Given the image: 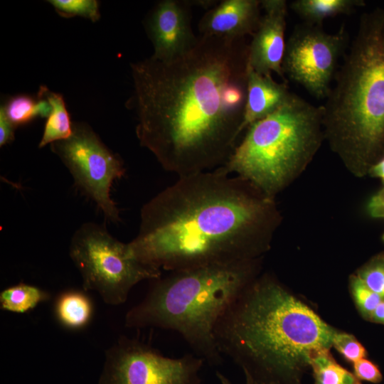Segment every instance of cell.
<instances>
[{
  "mask_svg": "<svg viewBox=\"0 0 384 384\" xmlns=\"http://www.w3.org/2000/svg\"><path fill=\"white\" fill-rule=\"evenodd\" d=\"M245 38L200 35L168 61L131 65L139 144L178 176L222 166L239 143L247 98Z\"/></svg>",
  "mask_w": 384,
  "mask_h": 384,
  "instance_id": "1",
  "label": "cell"
},
{
  "mask_svg": "<svg viewBox=\"0 0 384 384\" xmlns=\"http://www.w3.org/2000/svg\"><path fill=\"white\" fill-rule=\"evenodd\" d=\"M277 221L272 198L220 167L178 176L142 208L129 245L169 272L254 260Z\"/></svg>",
  "mask_w": 384,
  "mask_h": 384,
  "instance_id": "2",
  "label": "cell"
},
{
  "mask_svg": "<svg viewBox=\"0 0 384 384\" xmlns=\"http://www.w3.org/2000/svg\"><path fill=\"white\" fill-rule=\"evenodd\" d=\"M336 331L269 277L255 279L215 328L222 356L243 370L246 384H302Z\"/></svg>",
  "mask_w": 384,
  "mask_h": 384,
  "instance_id": "3",
  "label": "cell"
},
{
  "mask_svg": "<svg viewBox=\"0 0 384 384\" xmlns=\"http://www.w3.org/2000/svg\"><path fill=\"white\" fill-rule=\"evenodd\" d=\"M322 106L333 149L366 169L384 156V9L362 14L358 30Z\"/></svg>",
  "mask_w": 384,
  "mask_h": 384,
  "instance_id": "4",
  "label": "cell"
},
{
  "mask_svg": "<svg viewBox=\"0 0 384 384\" xmlns=\"http://www.w3.org/2000/svg\"><path fill=\"white\" fill-rule=\"evenodd\" d=\"M256 274L255 259L170 272L153 280L144 299L127 311L125 326L176 331L193 353L218 366L223 356L215 341L216 324Z\"/></svg>",
  "mask_w": 384,
  "mask_h": 384,
  "instance_id": "5",
  "label": "cell"
},
{
  "mask_svg": "<svg viewBox=\"0 0 384 384\" xmlns=\"http://www.w3.org/2000/svg\"><path fill=\"white\" fill-rule=\"evenodd\" d=\"M322 127V106L292 92L275 112L247 128L220 168L272 198L316 152Z\"/></svg>",
  "mask_w": 384,
  "mask_h": 384,
  "instance_id": "6",
  "label": "cell"
},
{
  "mask_svg": "<svg viewBox=\"0 0 384 384\" xmlns=\"http://www.w3.org/2000/svg\"><path fill=\"white\" fill-rule=\"evenodd\" d=\"M70 257L78 270L85 291L97 292L107 304L119 305L132 287L161 277V270L139 261L129 243L113 237L105 226L87 222L71 238Z\"/></svg>",
  "mask_w": 384,
  "mask_h": 384,
  "instance_id": "7",
  "label": "cell"
},
{
  "mask_svg": "<svg viewBox=\"0 0 384 384\" xmlns=\"http://www.w3.org/2000/svg\"><path fill=\"white\" fill-rule=\"evenodd\" d=\"M70 173L76 186L95 203L110 222L121 220L111 197L114 181L125 174L122 159L112 152L86 123L73 122L71 136L50 144Z\"/></svg>",
  "mask_w": 384,
  "mask_h": 384,
  "instance_id": "8",
  "label": "cell"
},
{
  "mask_svg": "<svg viewBox=\"0 0 384 384\" xmlns=\"http://www.w3.org/2000/svg\"><path fill=\"white\" fill-rule=\"evenodd\" d=\"M205 361L194 353L173 358L134 338L121 336L105 353L98 384H203Z\"/></svg>",
  "mask_w": 384,
  "mask_h": 384,
  "instance_id": "9",
  "label": "cell"
},
{
  "mask_svg": "<svg viewBox=\"0 0 384 384\" xmlns=\"http://www.w3.org/2000/svg\"><path fill=\"white\" fill-rule=\"evenodd\" d=\"M348 33L341 26L334 33L321 26L297 25L287 41L282 62L284 75L316 99H326L341 56L348 48Z\"/></svg>",
  "mask_w": 384,
  "mask_h": 384,
  "instance_id": "10",
  "label": "cell"
},
{
  "mask_svg": "<svg viewBox=\"0 0 384 384\" xmlns=\"http://www.w3.org/2000/svg\"><path fill=\"white\" fill-rule=\"evenodd\" d=\"M191 7L189 1L163 0L148 14L146 29L154 47L153 58L171 60L195 46L198 36L191 26Z\"/></svg>",
  "mask_w": 384,
  "mask_h": 384,
  "instance_id": "11",
  "label": "cell"
},
{
  "mask_svg": "<svg viewBox=\"0 0 384 384\" xmlns=\"http://www.w3.org/2000/svg\"><path fill=\"white\" fill-rule=\"evenodd\" d=\"M261 7L265 13L248 45L247 64L261 75H272L274 73L286 82L282 62L287 3L285 0H262Z\"/></svg>",
  "mask_w": 384,
  "mask_h": 384,
  "instance_id": "12",
  "label": "cell"
},
{
  "mask_svg": "<svg viewBox=\"0 0 384 384\" xmlns=\"http://www.w3.org/2000/svg\"><path fill=\"white\" fill-rule=\"evenodd\" d=\"M261 1L224 0L208 9L198 23L200 35L240 39L258 28Z\"/></svg>",
  "mask_w": 384,
  "mask_h": 384,
  "instance_id": "13",
  "label": "cell"
},
{
  "mask_svg": "<svg viewBox=\"0 0 384 384\" xmlns=\"http://www.w3.org/2000/svg\"><path fill=\"white\" fill-rule=\"evenodd\" d=\"M291 94L287 82H277L272 75H261L247 64V98L241 133L255 122L275 112Z\"/></svg>",
  "mask_w": 384,
  "mask_h": 384,
  "instance_id": "14",
  "label": "cell"
},
{
  "mask_svg": "<svg viewBox=\"0 0 384 384\" xmlns=\"http://www.w3.org/2000/svg\"><path fill=\"white\" fill-rule=\"evenodd\" d=\"M365 4L363 0H296L290 8L304 23L321 26L328 18L349 14Z\"/></svg>",
  "mask_w": 384,
  "mask_h": 384,
  "instance_id": "15",
  "label": "cell"
},
{
  "mask_svg": "<svg viewBox=\"0 0 384 384\" xmlns=\"http://www.w3.org/2000/svg\"><path fill=\"white\" fill-rule=\"evenodd\" d=\"M39 90L47 97L52 105V111L47 118L39 148L47 144L69 138L73 133V124L62 95L41 86Z\"/></svg>",
  "mask_w": 384,
  "mask_h": 384,
  "instance_id": "16",
  "label": "cell"
},
{
  "mask_svg": "<svg viewBox=\"0 0 384 384\" xmlns=\"http://www.w3.org/2000/svg\"><path fill=\"white\" fill-rule=\"evenodd\" d=\"M92 304L83 292L70 290L56 300L55 311L59 322L65 327L79 329L85 326L92 315Z\"/></svg>",
  "mask_w": 384,
  "mask_h": 384,
  "instance_id": "17",
  "label": "cell"
},
{
  "mask_svg": "<svg viewBox=\"0 0 384 384\" xmlns=\"http://www.w3.org/2000/svg\"><path fill=\"white\" fill-rule=\"evenodd\" d=\"M50 298L48 292L38 287L19 283L1 292L0 308L14 313H25Z\"/></svg>",
  "mask_w": 384,
  "mask_h": 384,
  "instance_id": "18",
  "label": "cell"
},
{
  "mask_svg": "<svg viewBox=\"0 0 384 384\" xmlns=\"http://www.w3.org/2000/svg\"><path fill=\"white\" fill-rule=\"evenodd\" d=\"M48 3L61 16H81L92 22L100 18V4L96 0H49Z\"/></svg>",
  "mask_w": 384,
  "mask_h": 384,
  "instance_id": "19",
  "label": "cell"
},
{
  "mask_svg": "<svg viewBox=\"0 0 384 384\" xmlns=\"http://www.w3.org/2000/svg\"><path fill=\"white\" fill-rule=\"evenodd\" d=\"M36 100L30 95L21 94L10 97L2 106L8 118L16 127L36 118Z\"/></svg>",
  "mask_w": 384,
  "mask_h": 384,
  "instance_id": "20",
  "label": "cell"
},
{
  "mask_svg": "<svg viewBox=\"0 0 384 384\" xmlns=\"http://www.w3.org/2000/svg\"><path fill=\"white\" fill-rule=\"evenodd\" d=\"M351 292L358 308L362 314L370 319L376 306L383 298L370 289L360 279L353 277L351 282Z\"/></svg>",
  "mask_w": 384,
  "mask_h": 384,
  "instance_id": "21",
  "label": "cell"
},
{
  "mask_svg": "<svg viewBox=\"0 0 384 384\" xmlns=\"http://www.w3.org/2000/svg\"><path fill=\"white\" fill-rule=\"evenodd\" d=\"M332 345L348 361H355L365 358L364 347L351 334L336 331Z\"/></svg>",
  "mask_w": 384,
  "mask_h": 384,
  "instance_id": "22",
  "label": "cell"
},
{
  "mask_svg": "<svg viewBox=\"0 0 384 384\" xmlns=\"http://www.w3.org/2000/svg\"><path fill=\"white\" fill-rule=\"evenodd\" d=\"M358 277L370 289L384 299V259L371 262L360 271Z\"/></svg>",
  "mask_w": 384,
  "mask_h": 384,
  "instance_id": "23",
  "label": "cell"
},
{
  "mask_svg": "<svg viewBox=\"0 0 384 384\" xmlns=\"http://www.w3.org/2000/svg\"><path fill=\"white\" fill-rule=\"evenodd\" d=\"M354 375L360 380H366L373 383L382 381L383 375L378 367L365 358L353 363Z\"/></svg>",
  "mask_w": 384,
  "mask_h": 384,
  "instance_id": "24",
  "label": "cell"
},
{
  "mask_svg": "<svg viewBox=\"0 0 384 384\" xmlns=\"http://www.w3.org/2000/svg\"><path fill=\"white\" fill-rule=\"evenodd\" d=\"M345 370L346 368L336 362L326 368L313 371L314 384H343Z\"/></svg>",
  "mask_w": 384,
  "mask_h": 384,
  "instance_id": "25",
  "label": "cell"
},
{
  "mask_svg": "<svg viewBox=\"0 0 384 384\" xmlns=\"http://www.w3.org/2000/svg\"><path fill=\"white\" fill-rule=\"evenodd\" d=\"M15 125L8 118L4 107L0 108V146H3L14 139Z\"/></svg>",
  "mask_w": 384,
  "mask_h": 384,
  "instance_id": "26",
  "label": "cell"
},
{
  "mask_svg": "<svg viewBox=\"0 0 384 384\" xmlns=\"http://www.w3.org/2000/svg\"><path fill=\"white\" fill-rule=\"evenodd\" d=\"M367 209L373 218L384 219V186L370 199Z\"/></svg>",
  "mask_w": 384,
  "mask_h": 384,
  "instance_id": "27",
  "label": "cell"
},
{
  "mask_svg": "<svg viewBox=\"0 0 384 384\" xmlns=\"http://www.w3.org/2000/svg\"><path fill=\"white\" fill-rule=\"evenodd\" d=\"M370 172L374 176L384 180V156L370 166Z\"/></svg>",
  "mask_w": 384,
  "mask_h": 384,
  "instance_id": "28",
  "label": "cell"
},
{
  "mask_svg": "<svg viewBox=\"0 0 384 384\" xmlns=\"http://www.w3.org/2000/svg\"><path fill=\"white\" fill-rule=\"evenodd\" d=\"M370 319L384 324V299L376 306L371 314Z\"/></svg>",
  "mask_w": 384,
  "mask_h": 384,
  "instance_id": "29",
  "label": "cell"
},
{
  "mask_svg": "<svg viewBox=\"0 0 384 384\" xmlns=\"http://www.w3.org/2000/svg\"><path fill=\"white\" fill-rule=\"evenodd\" d=\"M216 376L218 377L221 384H231L230 381L221 373L217 372Z\"/></svg>",
  "mask_w": 384,
  "mask_h": 384,
  "instance_id": "30",
  "label": "cell"
}]
</instances>
